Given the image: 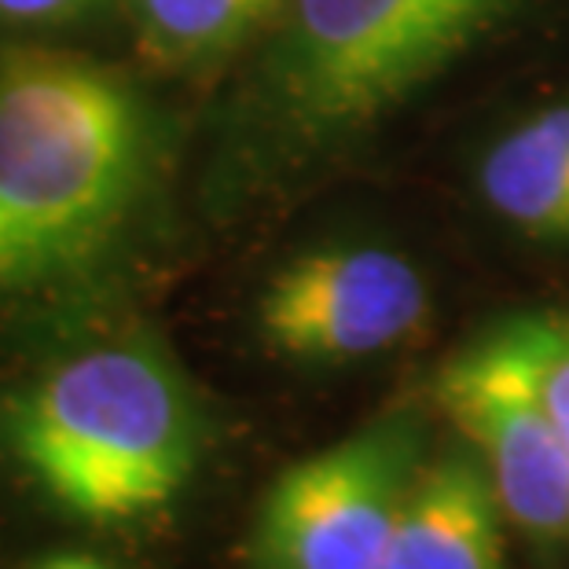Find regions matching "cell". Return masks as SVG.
I'll list each match as a JSON object with an SVG mask.
<instances>
[{
  "mask_svg": "<svg viewBox=\"0 0 569 569\" xmlns=\"http://www.w3.org/2000/svg\"><path fill=\"white\" fill-rule=\"evenodd\" d=\"M154 114L118 70L0 48V298L89 276L151 184Z\"/></svg>",
  "mask_w": 569,
  "mask_h": 569,
  "instance_id": "6da1fadb",
  "label": "cell"
},
{
  "mask_svg": "<svg viewBox=\"0 0 569 569\" xmlns=\"http://www.w3.org/2000/svg\"><path fill=\"white\" fill-rule=\"evenodd\" d=\"M202 408L159 346L118 338L56 360L0 401V448L67 515L129 526L199 470Z\"/></svg>",
  "mask_w": 569,
  "mask_h": 569,
  "instance_id": "7a4b0ae2",
  "label": "cell"
},
{
  "mask_svg": "<svg viewBox=\"0 0 569 569\" xmlns=\"http://www.w3.org/2000/svg\"><path fill=\"white\" fill-rule=\"evenodd\" d=\"M503 0H290L269 107L301 140L365 129L416 92Z\"/></svg>",
  "mask_w": 569,
  "mask_h": 569,
  "instance_id": "3957f363",
  "label": "cell"
},
{
  "mask_svg": "<svg viewBox=\"0 0 569 569\" xmlns=\"http://www.w3.org/2000/svg\"><path fill=\"white\" fill-rule=\"evenodd\" d=\"M422 441L405 416L290 463L264 492L250 569H382Z\"/></svg>",
  "mask_w": 569,
  "mask_h": 569,
  "instance_id": "277c9868",
  "label": "cell"
},
{
  "mask_svg": "<svg viewBox=\"0 0 569 569\" xmlns=\"http://www.w3.org/2000/svg\"><path fill=\"white\" fill-rule=\"evenodd\" d=\"M543 320H515L456 353L438 405L489 475L507 522L537 540L569 537V452L543 397Z\"/></svg>",
  "mask_w": 569,
  "mask_h": 569,
  "instance_id": "5b68a950",
  "label": "cell"
},
{
  "mask_svg": "<svg viewBox=\"0 0 569 569\" xmlns=\"http://www.w3.org/2000/svg\"><path fill=\"white\" fill-rule=\"evenodd\" d=\"M427 312V280L401 253L320 247L272 276L258 301V327L287 360L346 365L405 342Z\"/></svg>",
  "mask_w": 569,
  "mask_h": 569,
  "instance_id": "8992f818",
  "label": "cell"
},
{
  "mask_svg": "<svg viewBox=\"0 0 569 569\" xmlns=\"http://www.w3.org/2000/svg\"><path fill=\"white\" fill-rule=\"evenodd\" d=\"M503 503L475 452L419 470L382 569H507Z\"/></svg>",
  "mask_w": 569,
  "mask_h": 569,
  "instance_id": "52a82bcc",
  "label": "cell"
},
{
  "mask_svg": "<svg viewBox=\"0 0 569 569\" xmlns=\"http://www.w3.org/2000/svg\"><path fill=\"white\" fill-rule=\"evenodd\" d=\"M486 202L532 239H569V103L515 126L481 162Z\"/></svg>",
  "mask_w": 569,
  "mask_h": 569,
  "instance_id": "ba28073f",
  "label": "cell"
},
{
  "mask_svg": "<svg viewBox=\"0 0 569 569\" xmlns=\"http://www.w3.org/2000/svg\"><path fill=\"white\" fill-rule=\"evenodd\" d=\"M132 30L151 59L196 67L228 56L287 11L290 0H126Z\"/></svg>",
  "mask_w": 569,
  "mask_h": 569,
  "instance_id": "9c48e42d",
  "label": "cell"
},
{
  "mask_svg": "<svg viewBox=\"0 0 569 569\" xmlns=\"http://www.w3.org/2000/svg\"><path fill=\"white\" fill-rule=\"evenodd\" d=\"M543 397H548L551 419L569 452V323L543 320Z\"/></svg>",
  "mask_w": 569,
  "mask_h": 569,
  "instance_id": "30bf717a",
  "label": "cell"
},
{
  "mask_svg": "<svg viewBox=\"0 0 569 569\" xmlns=\"http://www.w3.org/2000/svg\"><path fill=\"white\" fill-rule=\"evenodd\" d=\"M107 0H0V30H48L100 11Z\"/></svg>",
  "mask_w": 569,
  "mask_h": 569,
  "instance_id": "8fae6325",
  "label": "cell"
},
{
  "mask_svg": "<svg viewBox=\"0 0 569 569\" xmlns=\"http://www.w3.org/2000/svg\"><path fill=\"white\" fill-rule=\"evenodd\" d=\"M41 569H107V566L96 559H84V555H56V559H48Z\"/></svg>",
  "mask_w": 569,
  "mask_h": 569,
  "instance_id": "7c38bea8",
  "label": "cell"
}]
</instances>
